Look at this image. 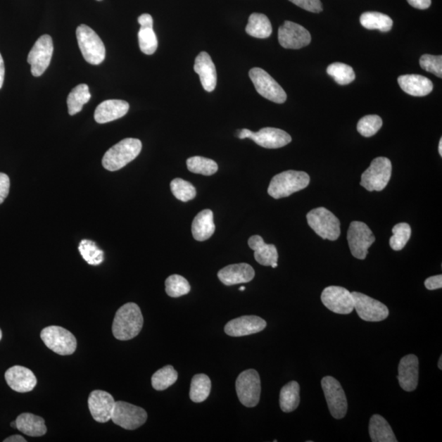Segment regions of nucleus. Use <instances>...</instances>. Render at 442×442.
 <instances>
[{
	"label": "nucleus",
	"mask_w": 442,
	"mask_h": 442,
	"mask_svg": "<svg viewBox=\"0 0 442 442\" xmlns=\"http://www.w3.org/2000/svg\"><path fill=\"white\" fill-rule=\"evenodd\" d=\"M144 317L137 304L129 303L119 308L113 324V334L115 339L128 341L137 336L141 332Z\"/></svg>",
	"instance_id": "nucleus-1"
},
{
	"label": "nucleus",
	"mask_w": 442,
	"mask_h": 442,
	"mask_svg": "<svg viewBox=\"0 0 442 442\" xmlns=\"http://www.w3.org/2000/svg\"><path fill=\"white\" fill-rule=\"evenodd\" d=\"M142 143L138 139L122 140L107 151L102 160L103 168L109 172H115L125 167L137 158L141 152Z\"/></svg>",
	"instance_id": "nucleus-2"
},
{
	"label": "nucleus",
	"mask_w": 442,
	"mask_h": 442,
	"mask_svg": "<svg viewBox=\"0 0 442 442\" xmlns=\"http://www.w3.org/2000/svg\"><path fill=\"white\" fill-rule=\"evenodd\" d=\"M310 180L308 173L287 170V172L276 175L271 179L268 194L275 199L287 198L308 187Z\"/></svg>",
	"instance_id": "nucleus-3"
},
{
	"label": "nucleus",
	"mask_w": 442,
	"mask_h": 442,
	"mask_svg": "<svg viewBox=\"0 0 442 442\" xmlns=\"http://www.w3.org/2000/svg\"><path fill=\"white\" fill-rule=\"evenodd\" d=\"M77 38L85 61L92 65L101 64L106 56V49L97 33L87 25H80Z\"/></svg>",
	"instance_id": "nucleus-4"
},
{
	"label": "nucleus",
	"mask_w": 442,
	"mask_h": 442,
	"mask_svg": "<svg viewBox=\"0 0 442 442\" xmlns=\"http://www.w3.org/2000/svg\"><path fill=\"white\" fill-rule=\"evenodd\" d=\"M306 219L310 227L323 239L335 241L339 238L340 221L328 209L318 208L311 210L306 215Z\"/></svg>",
	"instance_id": "nucleus-5"
},
{
	"label": "nucleus",
	"mask_w": 442,
	"mask_h": 442,
	"mask_svg": "<svg viewBox=\"0 0 442 442\" xmlns=\"http://www.w3.org/2000/svg\"><path fill=\"white\" fill-rule=\"evenodd\" d=\"M45 346L60 355H72L77 350V341L75 336L66 329L59 326H49L40 334Z\"/></svg>",
	"instance_id": "nucleus-6"
},
{
	"label": "nucleus",
	"mask_w": 442,
	"mask_h": 442,
	"mask_svg": "<svg viewBox=\"0 0 442 442\" xmlns=\"http://www.w3.org/2000/svg\"><path fill=\"white\" fill-rule=\"evenodd\" d=\"M391 170L393 165L389 158H377L362 174L360 185L370 192L384 190L390 182Z\"/></svg>",
	"instance_id": "nucleus-7"
},
{
	"label": "nucleus",
	"mask_w": 442,
	"mask_h": 442,
	"mask_svg": "<svg viewBox=\"0 0 442 442\" xmlns=\"http://www.w3.org/2000/svg\"><path fill=\"white\" fill-rule=\"evenodd\" d=\"M236 391L241 403L248 408L257 406L260 398V379L258 371L248 370L236 380Z\"/></svg>",
	"instance_id": "nucleus-8"
},
{
	"label": "nucleus",
	"mask_w": 442,
	"mask_h": 442,
	"mask_svg": "<svg viewBox=\"0 0 442 442\" xmlns=\"http://www.w3.org/2000/svg\"><path fill=\"white\" fill-rule=\"evenodd\" d=\"M249 77L261 96L275 103H284L287 94L276 80L265 70L254 68L250 70Z\"/></svg>",
	"instance_id": "nucleus-9"
},
{
	"label": "nucleus",
	"mask_w": 442,
	"mask_h": 442,
	"mask_svg": "<svg viewBox=\"0 0 442 442\" xmlns=\"http://www.w3.org/2000/svg\"><path fill=\"white\" fill-rule=\"evenodd\" d=\"M147 412L140 407L115 401L112 419L113 423L127 430H135L146 423Z\"/></svg>",
	"instance_id": "nucleus-10"
},
{
	"label": "nucleus",
	"mask_w": 442,
	"mask_h": 442,
	"mask_svg": "<svg viewBox=\"0 0 442 442\" xmlns=\"http://www.w3.org/2000/svg\"><path fill=\"white\" fill-rule=\"evenodd\" d=\"M348 241L353 257L364 260L367 257L370 246L375 242V237L367 225L353 221L349 226Z\"/></svg>",
	"instance_id": "nucleus-11"
},
{
	"label": "nucleus",
	"mask_w": 442,
	"mask_h": 442,
	"mask_svg": "<svg viewBox=\"0 0 442 442\" xmlns=\"http://www.w3.org/2000/svg\"><path fill=\"white\" fill-rule=\"evenodd\" d=\"M238 137L241 139H253L259 146L265 149L282 148L292 141V137L284 130L272 127L261 129L258 132L243 129L239 130Z\"/></svg>",
	"instance_id": "nucleus-12"
},
{
	"label": "nucleus",
	"mask_w": 442,
	"mask_h": 442,
	"mask_svg": "<svg viewBox=\"0 0 442 442\" xmlns=\"http://www.w3.org/2000/svg\"><path fill=\"white\" fill-rule=\"evenodd\" d=\"M326 401L332 416L336 419H343L348 412V400L343 386L333 377L327 376L321 381Z\"/></svg>",
	"instance_id": "nucleus-13"
},
{
	"label": "nucleus",
	"mask_w": 442,
	"mask_h": 442,
	"mask_svg": "<svg viewBox=\"0 0 442 442\" xmlns=\"http://www.w3.org/2000/svg\"><path fill=\"white\" fill-rule=\"evenodd\" d=\"M53 44L51 37L44 34L40 37L28 54L27 62L32 66L34 77L42 75L51 62Z\"/></svg>",
	"instance_id": "nucleus-14"
},
{
	"label": "nucleus",
	"mask_w": 442,
	"mask_h": 442,
	"mask_svg": "<svg viewBox=\"0 0 442 442\" xmlns=\"http://www.w3.org/2000/svg\"><path fill=\"white\" fill-rule=\"evenodd\" d=\"M354 300V309L359 317L367 322H380L389 317V308L384 304L361 293H351Z\"/></svg>",
	"instance_id": "nucleus-15"
},
{
	"label": "nucleus",
	"mask_w": 442,
	"mask_h": 442,
	"mask_svg": "<svg viewBox=\"0 0 442 442\" xmlns=\"http://www.w3.org/2000/svg\"><path fill=\"white\" fill-rule=\"evenodd\" d=\"M321 301L329 310L339 315H348L354 310V300L348 289L330 286L324 289Z\"/></svg>",
	"instance_id": "nucleus-16"
},
{
	"label": "nucleus",
	"mask_w": 442,
	"mask_h": 442,
	"mask_svg": "<svg viewBox=\"0 0 442 442\" xmlns=\"http://www.w3.org/2000/svg\"><path fill=\"white\" fill-rule=\"evenodd\" d=\"M279 42L284 49H300L308 46L311 42L310 32L303 26L286 21L278 32Z\"/></svg>",
	"instance_id": "nucleus-17"
},
{
	"label": "nucleus",
	"mask_w": 442,
	"mask_h": 442,
	"mask_svg": "<svg viewBox=\"0 0 442 442\" xmlns=\"http://www.w3.org/2000/svg\"><path fill=\"white\" fill-rule=\"evenodd\" d=\"M115 403L113 396L107 391H93L89 396L88 405L94 419L99 423H107L112 419Z\"/></svg>",
	"instance_id": "nucleus-18"
},
{
	"label": "nucleus",
	"mask_w": 442,
	"mask_h": 442,
	"mask_svg": "<svg viewBox=\"0 0 442 442\" xmlns=\"http://www.w3.org/2000/svg\"><path fill=\"white\" fill-rule=\"evenodd\" d=\"M5 380L10 388L20 393L32 391L37 384V377L33 372L20 365L8 369L5 373Z\"/></svg>",
	"instance_id": "nucleus-19"
},
{
	"label": "nucleus",
	"mask_w": 442,
	"mask_h": 442,
	"mask_svg": "<svg viewBox=\"0 0 442 442\" xmlns=\"http://www.w3.org/2000/svg\"><path fill=\"white\" fill-rule=\"evenodd\" d=\"M266 321L257 315H244L230 320L225 325L226 334L231 336H244L258 334L266 327Z\"/></svg>",
	"instance_id": "nucleus-20"
},
{
	"label": "nucleus",
	"mask_w": 442,
	"mask_h": 442,
	"mask_svg": "<svg viewBox=\"0 0 442 442\" xmlns=\"http://www.w3.org/2000/svg\"><path fill=\"white\" fill-rule=\"evenodd\" d=\"M399 384L405 391H413L419 384V359L415 355H405L398 366Z\"/></svg>",
	"instance_id": "nucleus-21"
},
{
	"label": "nucleus",
	"mask_w": 442,
	"mask_h": 442,
	"mask_svg": "<svg viewBox=\"0 0 442 442\" xmlns=\"http://www.w3.org/2000/svg\"><path fill=\"white\" fill-rule=\"evenodd\" d=\"M255 277V270L247 263L225 266L218 272V278L226 286L249 283Z\"/></svg>",
	"instance_id": "nucleus-22"
},
{
	"label": "nucleus",
	"mask_w": 442,
	"mask_h": 442,
	"mask_svg": "<svg viewBox=\"0 0 442 442\" xmlns=\"http://www.w3.org/2000/svg\"><path fill=\"white\" fill-rule=\"evenodd\" d=\"M194 72L199 75L206 91L213 92L217 87V74L212 58L207 52H201L195 59Z\"/></svg>",
	"instance_id": "nucleus-23"
},
{
	"label": "nucleus",
	"mask_w": 442,
	"mask_h": 442,
	"mask_svg": "<svg viewBox=\"0 0 442 442\" xmlns=\"http://www.w3.org/2000/svg\"><path fill=\"white\" fill-rule=\"evenodd\" d=\"M130 105L123 100L110 99L100 103L94 112V120L105 124L122 118L128 113Z\"/></svg>",
	"instance_id": "nucleus-24"
},
{
	"label": "nucleus",
	"mask_w": 442,
	"mask_h": 442,
	"mask_svg": "<svg viewBox=\"0 0 442 442\" xmlns=\"http://www.w3.org/2000/svg\"><path fill=\"white\" fill-rule=\"evenodd\" d=\"M398 84L406 94L415 97H424L434 89V84L421 75H403L398 77Z\"/></svg>",
	"instance_id": "nucleus-25"
},
{
	"label": "nucleus",
	"mask_w": 442,
	"mask_h": 442,
	"mask_svg": "<svg viewBox=\"0 0 442 442\" xmlns=\"http://www.w3.org/2000/svg\"><path fill=\"white\" fill-rule=\"evenodd\" d=\"M248 245L254 251V258L260 265L272 266L278 263L277 248L273 244H266L260 235L252 236L248 239Z\"/></svg>",
	"instance_id": "nucleus-26"
},
{
	"label": "nucleus",
	"mask_w": 442,
	"mask_h": 442,
	"mask_svg": "<svg viewBox=\"0 0 442 442\" xmlns=\"http://www.w3.org/2000/svg\"><path fill=\"white\" fill-rule=\"evenodd\" d=\"M215 230L214 215L212 210H203L196 215L192 224V234L195 240L203 242L212 237Z\"/></svg>",
	"instance_id": "nucleus-27"
},
{
	"label": "nucleus",
	"mask_w": 442,
	"mask_h": 442,
	"mask_svg": "<svg viewBox=\"0 0 442 442\" xmlns=\"http://www.w3.org/2000/svg\"><path fill=\"white\" fill-rule=\"evenodd\" d=\"M17 429L29 436H42L47 433L44 419L31 413L20 415L17 419Z\"/></svg>",
	"instance_id": "nucleus-28"
},
{
	"label": "nucleus",
	"mask_w": 442,
	"mask_h": 442,
	"mask_svg": "<svg viewBox=\"0 0 442 442\" xmlns=\"http://www.w3.org/2000/svg\"><path fill=\"white\" fill-rule=\"evenodd\" d=\"M370 435L373 442H396V436L390 424L383 416H372L369 427Z\"/></svg>",
	"instance_id": "nucleus-29"
},
{
	"label": "nucleus",
	"mask_w": 442,
	"mask_h": 442,
	"mask_svg": "<svg viewBox=\"0 0 442 442\" xmlns=\"http://www.w3.org/2000/svg\"><path fill=\"white\" fill-rule=\"evenodd\" d=\"M246 32L255 38L266 39L272 34V26L265 14L255 13L249 17Z\"/></svg>",
	"instance_id": "nucleus-30"
},
{
	"label": "nucleus",
	"mask_w": 442,
	"mask_h": 442,
	"mask_svg": "<svg viewBox=\"0 0 442 442\" xmlns=\"http://www.w3.org/2000/svg\"><path fill=\"white\" fill-rule=\"evenodd\" d=\"M300 404V386L298 381H292L286 384L280 391V408L285 413H291L298 409Z\"/></svg>",
	"instance_id": "nucleus-31"
},
{
	"label": "nucleus",
	"mask_w": 442,
	"mask_h": 442,
	"mask_svg": "<svg viewBox=\"0 0 442 442\" xmlns=\"http://www.w3.org/2000/svg\"><path fill=\"white\" fill-rule=\"evenodd\" d=\"M360 24L368 30H379L381 32H389L393 26V21L388 15L378 12H366L361 15Z\"/></svg>",
	"instance_id": "nucleus-32"
},
{
	"label": "nucleus",
	"mask_w": 442,
	"mask_h": 442,
	"mask_svg": "<svg viewBox=\"0 0 442 442\" xmlns=\"http://www.w3.org/2000/svg\"><path fill=\"white\" fill-rule=\"evenodd\" d=\"M210 389H212V381L208 375L200 374L194 376L189 391L191 400L195 403H203L208 398Z\"/></svg>",
	"instance_id": "nucleus-33"
},
{
	"label": "nucleus",
	"mask_w": 442,
	"mask_h": 442,
	"mask_svg": "<svg viewBox=\"0 0 442 442\" xmlns=\"http://www.w3.org/2000/svg\"><path fill=\"white\" fill-rule=\"evenodd\" d=\"M91 94L87 84H82L75 87L68 97V113L71 115L77 114L82 110L84 105L87 104Z\"/></svg>",
	"instance_id": "nucleus-34"
},
{
	"label": "nucleus",
	"mask_w": 442,
	"mask_h": 442,
	"mask_svg": "<svg viewBox=\"0 0 442 442\" xmlns=\"http://www.w3.org/2000/svg\"><path fill=\"white\" fill-rule=\"evenodd\" d=\"M178 373L172 365L160 369L152 377V386L155 390L164 391L175 384Z\"/></svg>",
	"instance_id": "nucleus-35"
},
{
	"label": "nucleus",
	"mask_w": 442,
	"mask_h": 442,
	"mask_svg": "<svg viewBox=\"0 0 442 442\" xmlns=\"http://www.w3.org/2000/svg\"><path fill=\"white\" fill-rule=\"evenodd\" d=\"M187 168L191 172L208 177L217 173L218 170V165L215 160L198 156L187 160Z\"/></svg>",
	"instance_id": "nucleus-36"
},
{
	"label": "nucleus",
	"mask_w": 442,
	"mask_h": 442,
	"mask_svg": "<svg viewBox=\"0 0 442 442\" xmlns=\"http://www.w3.org/2000/svg\"><path fill=\"white\" fill-rule=\"evenodd\" d=\"M79 252L89 265H99L104 260L103 251L91 240H82L79 245Z\"/></svg>",
	"instance_id": "nucleus-37"
},
{
	"label": "nucleus",
	"mask_w": 442,
	"mask_h": 442,
	"mask_svg": "<svg viewBox=\"0 0 442 442\" xmlns=\"http://www.w3.org/2000/svg\"><path fill=\"white\" fill-rule=\"evenodd\" d=\"M327 73L335 82L341 85L349 84L354 82L355 74L353 68L348 64L334 63L329 65Z\"/></svg>",
	"instance_id": "nucleus-38"
},
{
	"label": "nucleus",
	"mask_w": 442,
	"mask_h": 442,
	"mask_svg": "<svg viewBox=\"0 0 442 442\" xmlns=\"http://www.w3.org/2000/svg\"><path fill=\"white\" fill-rule=\"evenodd\" d=\"M165 284V292L170 298H179L188 294L191 290L188 280L179 274L169 276Z\"/></svg>",
	"instance_id": "nucleus-39"
},
{
	"label": "nucleus",
	"mask_w": 442,
	"mask_h": 442,
	"mask_svg": "<svg viewBox=\"0 0 442 442\" xmlns=\"http://www.w3.org/2000/svg\"><path fill=\"white\" fill-rule=\"evenodd\" d=\"M170 189L175 198L182 202H189L195 198L197 192L194 186L182 179H175L170 183Z\"/></svg>",
	"instance_id": "nucleus-40"
},
{
	"label": "nucleus",
	"mask_w": 442,
	"mask_h": 442,
	"mask_svg": "<svg viewBox=\"0 0 442 442\" xmlns=\"http://www.w3.org/2000/svg\"><path fill=\"white\" fill-rule=\"evenodd\" d=\"M138 38L140 50L144 53L152 55L157 51L158 42L153 27H140Z\"/></svg>",
	"instance_id": "nucleus-41"
},
{
	"label": "nucleus",
	"mask_w": 442,
	"mask_h": 442,
	"mask_svg": "<svg viewBox=\"0 0 442 442\" xmlns=\"http://www.w3.org/2000/svg\"><path fill=\"white\" fill-rule=\"evenodd\" d=\"M393 235L390 239V246L394 251L403 250L411 236V228L409 224L400 223L393 229Z\"/></svg>",
	"instance_id": "nucleus-42"
},
{
	"label": "nucleus",
	"mask_w": 442,
	"mask_h": 442,
	"mask_svg": "<svg viewBox=\"0 0 442 442\" xmlns=\"http://www.w3.org/2000/svg\"><path fill=\"white\" fill-rule=\"evenodd\" d=\"M383 120L377 115H368L361 118L358 124V132L364 137H372L379 132Z\"/></svg>",
	"instance_id": "nucleus-43"
},
{
	"label": "nucleus",
	"mask_w": 442,
	"mask_h": 442,
	"mask_svg": "<svg viewBox=\"0 0 442 442\" xmlns=\"http://www.w3.org/2000/svg\"><path fill=\"white\" fill-rule=\"evenodd\" d=\"M420 66L425 71L433 73L436 77H442V57L434 56V55L424 54L420 58Z\"/></svg>",
	"instance_id": "nucleus-44"
},
{
	"label": "nucleus",
	"mask_w": 442,
	"mask_h": 442,
	"mask_svg": "<svg viewBox=\"0 0 442 442\" xmlns=\"http://www.w3.org/2000/svg\"><path fill=\"white\" fill-rule=\"evenodd\" d=\"M289 1L310 13H319L323 11L320 0H289Z\"/></svg>",
	"instance_id": "nucleus-45"
},
{
	"label": "nucleus",
	"mask_w": 442,
	"mask_h": 442,
	"mask_svg": "<svg viewBox=\"0 0 442 442\" xmlns=\"http://www.w3.org/2000/svg\"><path fill=\"white\" fill-rule=\"evenodd\" d=\"M10 189V179L6 174L0 173V204L8 197Z\"/></svg>",
	"instance_id": "nucleus-46"
},
{
	"label": "nucleus",
	"mask_w": 442,
	"mask_h": 442,
	"mask_svg": "<svg viewBox=\"0 0 442 442\" xmlns=\"http://www.w3.org/2000/svg\"><path fill=\"white\" fill-rule=\"evenodd\" d=\"M424 285L427 289L436 290L442 288V275L431 276L425 280Z\"/></svg>",
	"instance_id": "nucleus-47"
},
{
	"label": "nucleus",
	"mask_w": 442,
	"mask_h": 442,
	"mask_svg": "<svg viewBox=\"0 0 442 442\" xmlns=\"http://www.w3.org/2000/svg\"><path fill=\"white\" fill-rule=\"evenodd\" d=\"M140 27H153V19L150 14L144 13L138 18Z\"/></svg>",
	"instance_id": "nucleus-48"
},
{
	"label": "nucleus",
	"mask_w": 442,
	"mask_h": 442,
	"mask_svg": "<svg viewBox=\"0 0 442 442\" xmlns=\"http://www.w3.org/2000/svg\"><path fill=\"white\" fill-rule=\"evenodd\" d=\"M412 7L424 10L430 7L431 0H407Z\"/></svg>",
	"instance_id": "nucleus-49"
},
{
	"label": "nucleus",
	"mask_w": 442,
	"mask_h": 442,
	"mask_svg": "<svg viewBox=\"0 0 442 442\" xmlns=\"http://www.w3.org/2000/svg\"><path fill=\"white\" fill-rule=\"evenodd\" d=\"M4 74H5V69H4V59L1 56V53H0V89L2 88L3 84H4Z\"/></svg>",
	"instance_id": "nucleus-50"
},
{
	"label": "nucleus",
	"mask_w": 442,
	"mask_h": 442,
	"mask_svg": "<svg viewBox=\"0 0 442 442\" xmlns=\"http://www.w3.org/2000/svg\"><path fill=\"white\" fill-rule=\"evenodd\" d=\"M4 442H26L27 440L23 438V436L20 435H13L9 436L7 439L4 441Z\"/></svg>",
	"instance_id": "nucleus-51"
},
{
	"label": "nucleus",
	"mask_w": 442,
	"mask_h": 442,
	"mask_svg": "<svg viewBox=\"0 0 442 442\" xmlns=\"http://www.w3.org/2000/svg\"><path fill=\"white\" fill-rule=\"evenodd\" d=\"M438 151H439V153L441 155V157H442V139H440Z\"/></svg>",
	"instance_id": "nucleus-52"
},
{
	"label": "nucleus",
	"mask_w": 442,
	"mask_h": 442,
	"mask_svg": "<svg viewBox=\"0 0 442 442\" xmlns=\"http://www.w3.org/2000/svg\"><path fill=\"white\" fill-rule=\"evenodd\" d=\"M438 368L441 370H442V358H441H441L439 359V361H438Z\"/></svg>",
	"instance_id": "nucleus-53"
},
{
	"label": "nucleus",
	"mask_w": 442,
	"mask_h": 442,
	"mask_svg": "<svg viewBox=\"0 0 442 442\" xmlns=\"http://www.w3.org/2000/svg\"><path fill=\"white\" fill-rule=\"evenodd\" d=\"M11 426L13 427V428L17 429L16 420H15L14 422H12Z\"/></svg>",
	"instance_id": "nucleus-54"
},
{
	"label": "nucleus",
	"mask_w": 442,
	"mask_h": 442,
	"mask_svg": "<svg viewBox=\"0 0 442 442\" xmlns=\"http://www.w3.org/2000/svg\"><path fill=\"white\" fill-rule=\"evenodd\" d=\"M2 336H3L2 331L1 329H0V340L2 339Z\"/></svg>",
	"instance_id": "nucleus-55"
},
{
	"label": "nucleus",
	"mask_w": 442,
	"mask_h": 442,
	"mask_svg": "<svg viewBox=\"0 0 442 442\" xmlns=\"http://www.w3.org/2000/svg\"><path fill=\"white\" fill-rule=\"evenodd\" d=\"M239 290H240V291H244V290H245V287H241V288L239 289Z\"/></svg>",
	"instance_id": "nucleus-56"
},
{
	"label": "nucleus",
	"mask_w": 442,
	"mask_h": 442,
	"mask_svg": "<svg viewBox=\"0 0 442 442\" xmlns=\"http://www.w3.org/2000/svg\"><path fill=\"white\" fill-rule=\"evenodd\" d=\"M98 1H102V0H98Z\"/></svg>",
	"instance_id": "nucleus-57"
}]
</instances>
